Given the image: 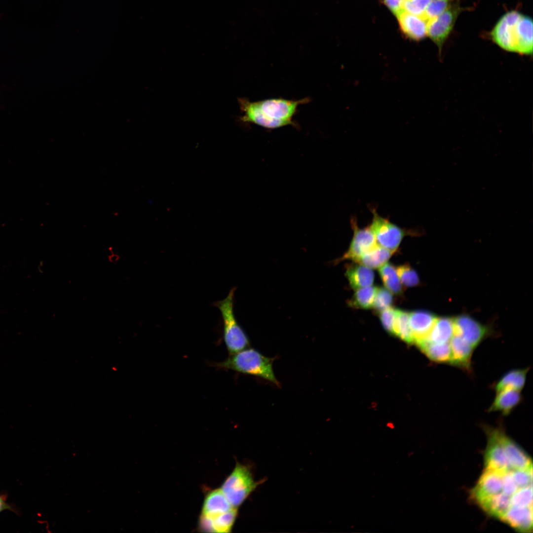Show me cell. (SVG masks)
<instances>
[{
    "mask_svg": "<svg viewBox=\"0 0 533 533\" xmlns=\"http://www.w3.org/2000/svg\"><path fill=\"white\" fill-rule=\"evenodd\" d=\"M308 102V98L298 100L273 98L250 101L244 108L243 118L245 122L268 129L294 125L293 118L298 106Z\"/></svg>",
    "mask_w": 533,
    "mask_h": 533,
    "instance_id": "cell-1",
    "label": "cell"
},
{
    "mask_svg": "<svg viewBox=\"0 0 533 533\" xmlns=\"http://www.w3.org/2000/svg\"><path fill=\"white\" fill-rule=\"evenodd\" d=\"M274 360L249 347L230 354L224 361L216 363L215 367L260 378L280 387L273 369Z\"/></svg>",
    "mask_w": 533,
    "mask_h": 533,
    "instance_id": "cell-2",
    "label": "cell"
},
{
    "mask_svg": "<svg viewBox=\"0 0 533 533\" xmlns=\"http://www.w3.org/2000/svg\"><path fill=\"white\" fill-rule=\"evenodd\" d=\"M235 290V287L232 288L225 299L216 302L213 304L221 313L224 341L229 354L236 353L250 346L247 335L237 322L234 314L233 302Z\"/></svg>",
    "mask_w": 533,
    "mask_h": 533,
    "instance_id": "cell-3",
    "label": "cell"
},
{
    "mask_svg": "<svg viewBox=\"0 0 533 533\" xmlns=\"http://www.w3.org/2000/svg\"><path fill=\"white\" fill-rule=\"evenodd\" d=\"M264 481H255L249 465L236 463L221 490L231 505L237 508Z\"/></svg>",
    "mask_w": 533,
    "mask_h": 533,
    "instance_id": "cell-4",
    "label": "cell"
},
{
    "mask_svg": "<svg viewBox=\"0 0 533 533\" xmlns=\"http://www.w3.org/2000/svg\"><path fill=\"white\" fill-rule=\"evenodd\" d=\"M373 217L368 226L380 246L394 253L398 248L403 238L413 233L411 230L400 228L387 218L380 215L376 209L370 207Z\"/></svg>",
    "mask_w": 533,
    "mask_h": 533,
    "instance_id": "cell-5",
    "label": "cell"
},
{
    "mask_svg": "<svg viewBox=\"0 0 533 533\" xmlns=\"http://www.w3.org/2000/svg\"><path fill=\"white\" fill-rule=\"evenodd\" d=\"M522 14L512 10L504 14L491 33L493 41L509 52H516L517 25Z\"/></svg>",
    "mask_w": 533,
    "mask_h": 533,
    "instance_id": "cell-6",
    "label": "cell"
},
{
    "mask_svg": "<svg viewBox=\"0 0 533 533\" xmlns=\"http://www.w3.org/2000/svg\"><path fill=\"white\" fill-rule=\"evenodd\" d=\"M461 11L459 4L456 2L440 15L427 21V36L437 45L439 52Z\"/></svg>",
    "mask_w": 533,
    "mask_h": 533,
    "instance_id": "cell-7",
    "label": "cell"
},
{
    "mask_svg": "<svg viewBox=\"0 0 533 533\" xmlns=\"http://www.w3.org/2000/svg\"><path fill=\"white\" fill-rule=\"evenodd\" d=\"M350 221L353 231V237L348 250L340 260L349 259L356 262L363 254L378 243L368 226L364 228L359 227L355 217H351Z\"/></svg>",
    "mask_w": 533,
    "mask_h": 533,
    "instance_id": "cell-8",
    "label": "cell"
},
{
    "mask_svg": "<svg viewBox=\"0 0 533 533\" xmlns=\"http://www.w3.org/2000/svg\"><path fill=\"white\" fill-rule=\"evenodd\" d=\"M454 335L460 336L474 349L486 338L488 328L472 317L463 315L453 319Z\"/></svg>",
    "mask_w": 533,
    "mask_h": 533,
    "instance_id": "cell-9",
    "label": "cell"
},
{
    "mask_svg": "<svg viewBox=\"0 0 533 533\" xmlns=\"http://www.w3.org/2000/svg\"><path fill=\"white\" fill-rule=\"evenodd\" d=\"M409 314L414 343L418 346L427 339L437 317L424 310L414 311Z\"/></svg>",
    "mask_w": 533,
    "mask_h": 533,
    "instance_id": "cell-10",
    "label": "cell"
},
{
    "mask_svg": "<svg viewBox=\"0 0 533 533\" xmlns=\"http://www.w3.org/2000/svg\"><path fill=\"white\" fill-rule=\"evenodd\" d=\"M400 27L408 38L419 40L427 36V21L421 16L402 10L397 15Z\"/></svg>",
    "mask_w": 533,
    "mask_h": 533,
    "instance_id": "cell-11",
    "label": "cell"
},
{
    "mask_svg": "<svg viewBox=\"0 0 533 533\" xmlns=\"http://www.w3.org/2000/svg\"><path fill=\"white\" fill-rule=\"evenodd\" d=\"M452 351L451 365L469 372L474 348L460 336L454 335L450 341Z\"/></svg>",
    "mask_w": 533,
    "mask_h": 533,
    "instance_id": "cell-12",
    "label": "cell"
},
{
    "mask_svg": "<svg viewBox=\"0 0 533 533\" xmlns=\"http://www.w3.org/2000/svg\"><path fill=\"white\" fill-rule=\"evenodd\" d=\"M496 393V396L488 410L489 412H498L503 416H507L522 400V396L519 390L505 389Z\"/></svg>",
    "mask_w": 533,
    "mask_h": 533,
    "instance_id": "cell-13",
    "label": "cell"
},
{
    "mask_svg": "<svg viewBox=\"0 0 533 533\" xmlns=\"http://www.w3.org/2000/svg\"><path fill=\"white\" fill-rule=\"evenodd\" d=\"M502 443L508 460L513 468L526 469L533 467L529 456L505 432L502 435Z\"/></svg>",
    "mask_w": 533,
    "mask_h": 533,
    "instance_id": "cell-14",
    "label": "cell"
},
{
    "mask_svg": "<svg viewBox=\"0 0 533 533\" xmlns=\"http://www.w3.org/2000/svg\"><path fill=\"white\" fill-rule=\"evenodd\" d=\"M533 44L532 19L522 14L517 25L516 52L532 55Z\"/></svg>",
    "mask_w": 533,
    "mask_h": 533,
    "instance_id": "cell-15",
    "label": "cell"
},
{
    "mask_svg": "<svg viewBox=\"0 0 533 533\" xmlns=\"http://www.w3.org/2000/svg\"><path fill=\"white\" fill-rule=\"evenodd\" d=\"M201 515L204 517L210 533H229L231 532L236 519L237 510L236 508H233L222 513Z\"/></svg>",
    "mask_w": 533,
    "mask_h": 533,
    "instance_id": "cell-16",
    "label": "cell"
},
{
    "mask_svg": "<svg viewBox=\"0 0 533 533\" xmlns=\"http://www.w3.org/2000/svg\"><path fill=\"white\" fill-rule=\"evenodd\" d=\"M529 368L512 369L505 373L493 385L496 392L505 389L521 391L524 387Z\"/></svg>",
    "mask_w": 533,
    "mask_h": 533,
    "instance_id": "cell-17",
    "label": "cell"
},
{
    "mask_svg": "<svg viewBox=\"0 0 533 533\" xmlns=\"http://www.w3.org/2000/svg\"><path fill=\"white\" fill-rule=\"evenodd\" d=\"M233 508L221 489H215L206 495L201 514L214 515L228 511Z\"/></svg>",
    "mask_w": 533,
    "mask_h": 533,
    "instance_id": "cell-18",
    "label": "cell"
},
{
    "mask_svg": "<svg viewBox=\"0 0 533 533\" xmlns=\"http://www.w3.org/2000/svg\"><path fill=\"white\" fill-rule=\"evenodd\" d=\"M345 274L351 287L356 290L371 286L374 280L373 270L361 264L349 266Z\"/></svg>",
    "mask_w": 533,
    "mask_h": 533,
    "instance_id": "cell-19",
    "label": "cell"
},
{
    "mask_svg": "<svg viewBox=\"0 0 533 533\" xmlns=\"http://www.w3.org/2000/svg\"><path fill=\"white\" fill-rule=\"evenodd\" d=\"M418 346L432 361L451 365L452 351L449 343H435L424 341Z\"/></svg>",
    "mask_w": 533,
    "mask_h": 533,
    "instance_id": "cell-20",
    "label": "cell"
},
{
    "mask_svg": "<svg viewBox=\"0 0 533 533\" xmlns=\"http://www.w3.org/2000/svg\"><path fill=\"white\" fill-rule=\"evenodd\" d=\"M454 335L453 319L446 317L437 318L425 341L435 343H449Z\"/></svg>",
    "mask_w": 533,
    "mask_h": 533,
    "instance_id": "cell-21",
    "label": "cell"
},
{
    "mask_svg": "<svg viewBox=\"0 0 533 533\" xmlns=\"http://www.w3.org/2000/svg\"><path fill=\"white\" fill-rule=\"evenodd\" d=\"M393 252L378 244L363 254L356 262L370 268H379L386 263Z\"/></svg>",
    "mask_w": 533,
    "mask_h": 533,
    "instance_id": "cell-22",
    "label": "cell"
},
{
    "mask_svg": "<svg viewBox=\"0 0 533 533\" xmlns=\"http://www.w3.org/2000/svg\"><path fill=\"white\" fill-rule=\"evenodd\" d=\"M393 335L408 343H414L409 323V313L395 309V318L393 325Z\"/></svg>",
    "mask_w": 533,
    "mask_h": 533,
    "instance_id": "cell-23",
    "label": "cell"
},
{
    "mask_svg": "<svg viewBox=\"0 0 533 533\" xmlns=\"http://www.w3.org/2000/svg\"><path fill=\"white\" fill-rule=\"evenodd\" d=\"M379 273L386 288L391 293L396 295L402 293L401 282L392 265L386 263L380 267Z\"/></svg>",
    "mask_w": 533,
    "mask_h": 533,
    "instance_id": "cell-24",
    "label": "cell"
},
{
    "mask_svg": "<svg viewBox=\"0 0 533 533\" xmlns=\"http://www.w3.org/2000/svg\"><path fill=\"white\" fill-rule=\"evenodd\" d=\"M377 288L369 286L358 289L348 302L352 307L368 309L373 307V302Z\"/></svg>",
    "mask_w": 533,
    "mask_h": 533,
    "instance_id": "cell-25",
    "label": "cell"
},
{
    "mask_svg": "<svg viewBox=\"0 0 533 533\" xmlns=\"http://www.w3.org/2000/svg\"><path fill=\"white\" fill-rule=\"evenodd\" d=\"M455 0H431L426 7L422 17L428 21L448 9Z\"/></svg>",
    "mask_w": 533,
    "mask_h": 533,
    "instance_id": "cell-26",
    "label": "cell"
},
{
    "mask_svg": "<svg viewBox=\"0 0 533 533\" xmlns=\"http://www.w3.org/2000/svg\"><path fill=\"white\" fill-rule=\"evenodd\" d=\"M399 279L404 285L413 287L419 283V278L416 271L408 265H403L396 269Z\"/></svg>",
    "mask_w": 533,
    "mask_h": 533,
    "instance_id": "cell-27",
    "label": "cell"
},
{
    "mask_svg": "<svg viewBox=\"0 0 533 533\" xmlns=\"http://www.w3.org/2000/svg\"><path fill=\"white\" fill-rule=\"evenodd\" d=\"M392 301V295L389 290L382 287L377 288L372 307L380 312L390 307Z\"/></svg>",
    "mask_w": 533,
    "mask_h": 533,
    "instance_id": "cell-28",
    "label": "cell"
},
{
    "mask_svg": "<svg viewBox=\"0 0 533 533\" xmlns=\"http://www.w3.org/2000/svg\"><path fill=\"white\" fill-rule=\"evenodd\" d=\"M431 0H405L403 10L417 16H422Z\"/></svg>",
    "mask_w": 533,
    "mask_h": 533,
    "instance_id": "cell-29",
    "label": "cell"
},
{
    "mask_svg": "<svg viewBox=\"0 0 533 533\" xmlns=\"http://www.w3.org/2000/svg\"><path fill=\"white\" fill-rule=\"evenodd\" d=\"M395 318V309L389 307L380 312V318L384 329L393 335V325Z\"/></svg>",
    "mask_w": 533,
    "mask_h": 533,
    "instance_id": "cell-30",
    "label": "cell"
},
{
    "mask_svg": "<svg viewBox=\"0 0 533 533\" xmlns=\"http://www.w3.org/2000/svg\"><path fill=\"white\" fill-rule=\"evenodd\" d=\"M405 0H384V3L396 16L403 10V6Z\"/></svg>",
    "mask_w": 533,
    "mask_h": 533,
    "instance_id": "cell-31",
    "label": "cell"
},
{
    "mask_svg": "<svg viewBox=\"0 0 533 533\" xmlns=\"http://www.w3.org/2000/svg\"><path fill=\"white\" fill-rule=\"evenodd\" d=\"M11 509L10 506L0 496V512L5 509Z\"/></svg>",
    "mask_w": 533,
    "mask_h": 533,
    "instance_id": "cell-32",
    "label": "cell"
}]
</instances>
